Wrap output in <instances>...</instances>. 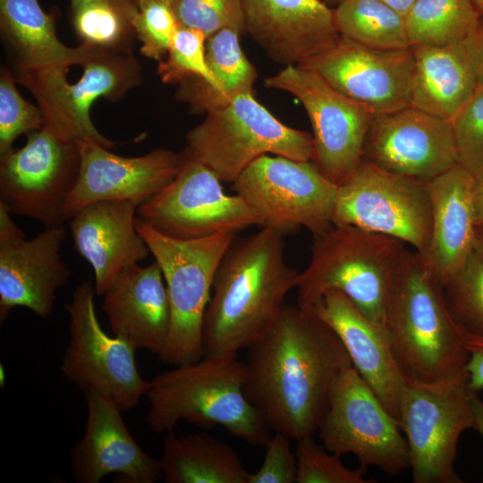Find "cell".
Instances as JSON below:
<instances>
[{
  "instance_id": "cell-28",
  "label": "cell",
  "mask_w": 483,
  "mask_h": 483,
  "mask_svg": "<svg viewBox=\"0 0 483 483\" xmlns=\"http://www.w3.org/2000/svg\"><path fill=\"white\" fill-rule=\"evenodd\" d=\"M0 27L16 56V72L69 70L102 50L82 43L76 47L64 45L54 17L38 0H0Z\"/></svg>"
},
{
  "instance_id": "cell-16",
  "label": "cell",
  "mask_w": 483,
  "mask_h": 483,
  "mask_svg": "<svg viewBox=\"0 0 483 483\" xmlns=\"http://www.w3.org/2000/svg\"><path fill=\"white\" fill-rule=\"evenodd\" d=\"M76 142L46 127L27 134L25 145L0 157V203L11 214L45 225H63L64 207L77 181Z\"/></svg>"
},
{
  "instance_id": "cell-23",
  "label": "cell",
  "mask_w": 483,
  "mask_h": 483,
  "mask_svg": "<svg viewBox=\"0 0 483 483\" xmlns=\"http://www.w3.org/2000/svg\"><path fill=\"white\" fill-rule=\"evenodd\" d=\"M139 206L130 200L95 202L68 220L74 250L92 267L98 295L108 290L124 268L151 254L136 228Z\"/></svg>"
},
{
  "instance_id": "cell-29",
  "label": "cell",
  "mask_w": 483,
  "mask_h": 483,
  "mask_svg": "<svg viewBox=\"0 0 483 483\" xmlns=\"http://www.w3.org/2000/svg\"><path fill=\"white\" fill-rule=\"evenodd\" d=\"M241 33L239 29L225 28L208 37L206 56L212 85L191 77L179 84L175 95L191 111L207 114L226 106L242 93L253 92L257 71L242 49Z\"/></svg>"
},
{
  "instance_id": "cell-13",
  "label": "cell",
  "mask_w": 483,
  "mask_h": 483,
  "mask_svg": "<svg viewBox=\"0 0 483 483\" xmlns=\"http://www.w3.org/2000/svg\"><path fill=\"white\" fill-rule=\"evenodd\" d=\"M265 84L300 100L313 130L310 160L336 185L345 182L363 158L374 113L334 89L317 72L300 65L284 66L267 77Z\"/></svg>"
},
{
  "instance_id": "cell-15",
  "label": "cell",
  "mask_w": 483,
  "mask_h": 483,
  "mask_svg": "<svg viewBox=\"0 0 483 483\" xmlns=\"http://www.w3.org/2000/svg\"><path fill=\"white\" fill-rule=\"evenodd\" d=\"M95 292L91 280H85L65 304L70 341L61 369L80 389L97 391L110 397L122 411H129L146 395L149 381L137 369L135 349L102 329L95 311Z\"/></svg>"
},
{
  "instance_id": "cell-50",
  "label": "cell",
  "mask_w": 483,
  "mask_h": 483,
  "mask_svg": "<svg viewBox=\"0 0 483 483\" xmlns=\"http://www.w3.org/2000/svg\"><path fill=\"white\" fill-rule=\"evenodd\" d=\"M343 1H344V0H323V2H325L327 5H329V4L337 5Z\"/></svg>"
},
{
  "instance_id": "cell-37",
  "label": "cell",
  "mask_w": 483,
  "mask_h": 483,
  "mask_svg": "<svg viewBox=\"0 0 483 483\" xmlns=\"http://www.w3.org/2000/svg\"><path fill=\"white\" fill-rule=\"evenodd\" d=\"M16 80L6 71L0 76V157L11 152L16 138L44 126L38 107L27 101L16 88Z\"/></svg>"
},
{
  "instance_id": "cell-41",
  "label": "cell",
  "mask_w": 483,
  "mask_h": 483,
  "mask_svg": "<svg viewBox=\"0 0 483 483\" xmlns=\"http://www.w3.org/2000/svg\"><path fill=\"white\" fill-rule=\"evenodd\" d=\"M292 439L281 433L270 436L266 444V454L260 468L250 474L249 483H294L297 476L295 452Z\"/></svg>"
},
{
  "instance_id": "cell-48",
  "label": "cell",
  "mask_w": 483,
  "mask_h": 483,
  "mask_svg": "<svg viewBox=\"0 0 483 483\" xmlns=\"http://www.w3.org/2000/svg\"><path fill=\"white\" fill-rule=\"evenodd\" d=\"M473 252L483 263V224L476 225Z\"/></svg>"
},
{
  "instance_id": "cell-45",
  "label": "cell",
  "mask_w": 483,
  "mask_h": 483,
  "mask_svg": "<svg viewBox=\"0 0 483 483\" xmlns=\"http://www.w3.org/2000/svg\"><path fill=\"white\" fill-rule=\"evenodd\" d=\"M473 207L476 225L483 224V178H478L474 181Z\"/></svg>"
},
{
  "instance_id": "cell-36",
  "label": "cell",
  "mask_w": 483,
  "mask_h": 483,
  "mask_svg": "<svg viewBox=\"0 0 483 483\" xmlns=\"http://www.w3.org/2000/svg\"><path fill=\"white\" fill-rule=\"evenodd\" d=\"M296 483H367V468L349 469L341 455L326 450L313 436L296 440Z\"/></svg>"
},
{
  "instance_id": "cell-4",
  "label": "cell",
  "mask_w": 483,
  "mask_h": 483,
  "mask_svg": "<svg viewBox=\"0 0 483 483\" xmlns=\"http://www.w3.org/2000/svg\"><path fill=\"white\" fill-rule=\"evenodd\" d=\"M384 328L403 377L429 382L466 371L464 333L450 315L442 286L416 250H407L398 270Z\"/></svg>"
},
{
  "instance_id": "cell-21",
  "label": "cell",
  "mask_w": 483,
  "mask_h": 483,
  "mask_svg": "<svg viewBox=\"0 0 483 483\" xmlns=\"http://www.w3.org/2000/svg\"><path fill=\"white\" fill-rule=\"evenodd\" d=\"M243 30L271 60L299 65L334 47V9L323 0H242Z\"/></svg>"
},
{
  "instance_id": "cell-3",
  "label": "cell",
  "mask_w": 483,
  "mask_h": 483,
  "mask_svg": "<svg viewBox=\"0 0 483 483\" xmlns=\"http://www.w3.org/2000/svg\"><path fill=\"white\" fill-rule=\"evenodd\" d=\"M245 364L237 354L203 356L149 381L147 423L157 433L184 420L200 428L221 426L255 446L266 445L269 428L244 393Z\"/></svg>"
},
{
  "instance_id": "cell-25",
  "label": "cell",
  "mask_w": 483,
  "mask_h": 483,
  "mask_svg": "<svg viewBox=\"0 0 483 483\" xmlns=\"http://www.w3.org/2000/svg\"><path fill=\"white\" fill-rule=\"evenodd\" d=\"M102 309L114 336L158 356L167 343L171 312L165 282L154 260L130 265L103 294Z\"/></svg>"
},
{
  "instance_id": "cell-5",
  "label": "cell",
  "mask_w": 483,
  "mask_h": 483,
  "mask_svg": "<svg viewBox=\"0 0 483 483\" xmlns=\"http://www.w3.org/2000/svg\"><path fill=\"white\" fill-rule=\"evenodd\" d=\"M406 245L397 238L352 225H333L313 235L309 263L300 272L295 286L297 305L309 309L326 292L338 291L384 328Z\"/></svg>"
},
{
  "instance_id": "cell-46",
  "label": "cell",
  "mask_w": 483,
  "mask_h": 483,
  "mask_svg": "<svg viewBox=\"0 0 483 483\" xmlns=\"http://www.w3.org/2000/svg\"><path fill=\"white\" fill-rule=\"evenodd\" d=\"M472 402L475 417L474 429L478 431L483 438V401L476 392H473L472 394Z\"/></svg>"
},
{
  "instance_id": "cell-26",
  "label": "cell",
  "mask_w": 483,
  "mask_h": 483,
  "mask_svg": "<svg viewBox=\"0 0 483 483\" xmlns=\"http://www.w3.org/2000/svg\"><path fill=\"white\" fill-rule=\"evenodd\" d=\"M475 178L459 164L426 182L432 208L427 249L419 254L427 272L443 287L473 253Z\"/></svg>"
},
{
  "instance_id": "cell-6",
  "label": "cell",
  "mask_w": 483,
  "mask_h": 483,
  "mask_svg": "<svg viewBox=\"0 0 483 483\" xmlns=\"http://www.w3.org/2000/svg\"><path fill=\"white\" fill-rule=\"evenodd\" d=\"M136 228L159 264L171 312L167 343L159 358L179 366L203 355V322L220 261L235 233L182 240L165 235L136 218Z\"/></svg>"
},
{
  "instance_id": "cell-33",
  "label": "cell",
  "mask_w": 483,
  "mask_h": 483,
  "mask_svg": "<svg viewBox=\"0 0 483 483\" xmlns=\"http://www.w3.org/2000/svg\"><path fill=\"white\" fill-rule=\"evenodd\" d=\"M442 288L450 315L461 330L483 335V263L474 252Z\"/></svg>"
},
{
  "instance_id": "cell-44",
  "label": "cell",
  "mask_w": 483,
  "mask_h": 483,
  "mask_svg": "<svg viewBox=\"0 0 483 483\" xmlns=\"http://www.w3.org/2000/svg\"><path fill=\"white\" fill-rule=\"evenodd\" d=\"M92 2H106L118 6L130 18L131 25L139 13L135 0H71L72 10Z\"/></svg>"
},
{
  "instance_id": "cell-9",
  "label": "cell",
  "mask_w": 483,
  "mask_h": 483,
  "mask_svg": "<svg viewBox=\"0 0 483 483\" xmlns=\"http://www.w3.org/2000/svg\"><path fill=\"white\" fill-rule=\"evenodd\" d=\"M73 83L68 69L20 72L14 76L32 94L44 116V127L67 141L90 140L111 148L115 143L95 127L91 106L98 98L117 100L142 78L136 58L128 50L102 49L82 64Z\"/></svg>"
},
{
  "instance_id": "cell-35",
  "label": "cell",
  "mask_w": 483,
  "mask_h": 483,
  "mask_svg": "<svg viewBox=\"0 0 483 483\" xmlns=\"http://www.w3.org/2000/svg\"><path fill=\"white\" fill-rule=\"evenodd\" d=\"M208 36L201 30L179 26L164 60L158 63L157 72L165 84H180L197 77L206 85H212L206 43Z\"/></svg>"
},
{
  "instance_id": "cell-2",
  "label": "cell",
  "mask_w": 483,
  "mask_h": 483,
  "mask_svg": "<svg viewBox=\"0 0 483 483\" xmlns=\"http://www.w3.org/2000/svg\"><path fill=\"white\" fill-rule=\"evenodd\" d=\"M284 234L271 227L237 239L217 267L203 322V356L248 349L274 325L300 272L285 258Z\"/></svg>"
},
{
  "instance_id": "cell-38",
  "label": "cell",
  "mask_w": 483,
  "mask_h": 483,
  "mask_svg": "<svg viewBox=\"0 0 483 483\" xmlns=\"http://www.w3.org/2000/svg\"><path fill=\"white\" fill-rule=\"evenodd\" d=\"M138 8L132 28L141 43V55L159 63L166 56L180 26L172 2L144 0L138 4Z\"/></svg>"
},
{
  "instance_id": "cell-12",
  "label": "cell",
  "mask_w": 483,
  "mask_h": 483,
  "mask_svg": "<svg viewBox=\"0 0 483 483\" xmlns=\"http://www.w3.org/2000/svg\"><path fill=\"white\" fill-rule=\"evenodd\" d=\"M352 365L336 377L318 428L329 452L356 456L360 466H375L389 475L410 468L406 438Z\"/></svg>"
},
{
  "instance_id": "cell-32",
  "label": "cell",
  "mask_w": 483,
  "mask_h": 483,
  "mask_svg": "<svg viewBox=\"0 0 483 483\" xmlns=\"http://www.w3.org/2000/svg\"><path fill=\"white\" fill-rule=\"evenodd\" d=\"M342 37L381 50L410 48L404 17L380 0H344L334 9Z\"/></svg>"
},
{
  "instance_id": "cell-10",
  "label": "cell",
  "mask_w": 483,
  "mask_h": 483,
  "mask_svg": "<svg viewBox=\"0 0 483 483\" xmlns=\"http://www.w3.org/2000/svg\"><path fill=\"white\" fill-rule=\"evenodd\" d=\"M233 184L235 194L260 215L262 227L285 235L303 226L318 235L334 225L339 186L311 160L264 155L248 165Z\"/></svg>"
},
{
  "instance_id": "cell-20",
  "label": "cell",
  "mask_w": 483,
  "mask_h": 483,
  "mask_svg": "<svg viewBox=\"0 0 483 483\" xmlns=\"http://www.w3.org/2000/svg\"><path fill=\"white\" fill-rule=\"evenodd\" d=\"M83 437L72 452V473L80 483H98L115 473L125 483H154L163 472L159 460L146 453L127 428L121 410L107 395L86 391Z\"/></svg>"
},
{
  "instance_id": "cell-40",
  "label": "cell",
  "mask_w": 483,
  "mask_h": 483,
  "mask_svg": "<svg viewBox=\"0 0 483 483\" xmlns=\"http://www.w3.org/2000/svg\"><path fill=\"white\" fill-rule=\"evenodd\" d=\"M452 125L458 164L475 179L483 178V89H476Z\"/></svg>"
},
{
  "instance_id": "cell-42",
  "label": "cell",
  "mask_w": 483,
  "mask_h": 483,
  "mask_svg": "<svg viewBox=\"0 0 483 483\" xmlns=\"http://www.w3.org/2000/svg\"><path fill=\"white\" fill-rule=\"evenodd\" d=\"M465 335V343L469 352L466 372L471 391L479 393L483 389V335Z\"/></svg>"
},
{
  "instance_id": "cell-51",
  "label": "cell",
  "mask_w": 483,
  "mask_h": 483,
  "mask_svg": "<svg viewBox=\"0 0 483 483\" xmlns=\"http://www.w3.org/2000/svg\"><path fill=\"white\" fill-rule=\"evenodd\" d=\"M141 1H144V0H135L137 5H138V4H139L140 2H141ZM165 1L173 2V0H165Z\"/></svg>"
},
{
  "instance_id": "cell-31",
  "label": "cell",
  "mask_w": 483,
  "mask_h": 483,
  "mask_svg": "<svg viewBox=\"0 0 483 483\" xmlns=\"http://www.w3.org/2000/svg\"><path fill=\"white\" fill-rule=\"evenodd\" d=\"M480 18L470 0H417L404 22L411 47H447L464 42Z\"/></svg>"
},
{
  "instance_id": "cell-27",
  "label": "cell",
  "mask_w": 483,
  "mask_h": 483,
  "mask_svg": "<svg viewBox=\"0 0 483 483\" xmlns=\"http://www.w3.org/2000/svg\"><path fill=\"white\" fill-rule=\"evenodd\" d=\"M410 106L453 122L478 89L464 42L447 47L412 46Z\"/></svg>"
},
{
  "instance_id": "cell-43",
  "label": "cell",
  "mask_w": 483,
  "mask_h": 483,
  "mask_svg": "<svg viewBox=\"0 0 483 483\" xmlns=\"http://www.w3.org/2000/svg\"><path fill=\"white\" fill-rule=\"evenodd\" d=\"M464 43L475 66L478 88L483 89V16Z\"/></svg>"
},
{
  "instance_id": "cell-17",
  "label": "cell",
  "mask_w": 483,
  "mask_h": 483,
  "mask_svg": "<svg viewBox=\"0 0 483 483\" xmlns=\"http://www.w3.org/2000/svg\"><path fill=\"white\" fill-rule=\"evenodd\" d=\"M80 155L77 181L69 194L64 216L95 202L130 200L141 205L178 174L187 152L157 148L140 157H123L90 140L75 141Z\"/></svg>"
},
{
  "instance_id": "cell-22",
  "label": "cell",
  "mask_w": 483,
  "mask_h": 483,
  "mask_svg": "<svg viewBox=\"0 0 483 483\" xmlns=\"http://www.w3.org/2000/svg\"><path fill=\"white\" fill-rule=\"evenodd\" d=\"M64 225L45 227L33 239L0 241V321L24 307L41 318L53 314L55 293L71 276L62 260Z\"/></svg>"
},
{
  "instance_id": "cell-47",
  "label": "cell",
  "mask_w": 483,
  "mask_h": 483,
  "mask_svg": "<svg viewBox=\"0 0 483 483\" xmlns=\"http://www.w3.org/2000/svg\"><path fill=\"white\" fill-rule=\"evenodd\" d=\"M402 17H405L417 0H380Z\"/></svg>"
},
{
  "instance_id": "cell-1",
  "label": "cell",
  "mask_w": 483,
  "mask_h": 483,
  "mask_svg": "<svg viewBox=\"0 0 483 483\" xmlns=\"http://www.w3.org/2000/svg\"><path fill=\"white\" fill-rule=\"evenodd\" d=\"M244 393L269 429L313 436L339 374L352 365L335 332L311 310L285 304L248 348Z\"/></svg>"
},
{
  "instance_id": "cell-19",
  "label": "cell",
  "mask_w": 483,
  "mask_h": 483,
  "mask_svg": "<svg viewBox=\"0 0 483 483\" xmlns=\"http://www.w3.org/2000/svg\"><path fill=\"white\" fill-rule=\"evenodd\" d=\"M363 158L389 172L428 182L458 165L452 123L411 106L375 115Z\"/></svg>"
},
{
  "instance_id": "cell-14",
  "label": "cell",
  "mask_w": 483,
  "mask_h": 483,
  "mask_svg": "<svg viewBox=\"0 0 483 483\" xmlns=\"http://www.w3.org/2000/svg\"><path fill=\"white\" fill-rule=\"evenodd\" d=\"M221 182L187 152L175 178L139 206L137 217L159 233L182 240L262 227L260 215L239 195L226 194Z\"/></svg>"
},
{
  "instance_id": "cell-39",
  "label": "cell",
  "mask_w": 483,
  "mask_h": 483,
  "mask_svg": "<svg viewBox=\"0 0 483 483\" xmlns=\"http://www.w3.org/2000/svg\"><path fill=\"white\" fill-rule=\"evenodd\" d=\"M172 5L180 26L208 37L225 28L244 31L242 0H173Z\"/></svg>"
},
{
  "instance_id": "cell-7",
  "label": "cell",
  "mask_w": 483,
  "mask_h": 483,
  "mask_svg": "<svg viewBox=\"0 0 483 483\" xmlns=\"http://www.w3.org/2000/svg\"><path fill=\"white\" fill-rule=\"evenodd\" d=\"M186 134V151L222 181L233 182L257 158L276 155L310 160L312 134L292 128L246 92L205 114Z\"/></svg>"
},
{
  "instance_id": "cell-11",
  "label": "cell",
  "mask_w": 483,
  "mask_h": 483,
  "mask_svg": "<svg viewBox=\"0 0 483 483\" xmlns=\"http://www.w3.org/2000/svg\"><path fill=\"white\" fill-rule=\"evenodd\" d=\"M332 223L397 238L422 254L432 225L426 182L362 158L352 176L338 187Z\"/></svg>"
},
{
  "instance_id": "cell-24",
  "label": "cell",
  "mask_w": 483,
  "mask_h": 483,
  "mask_svg": "<svg viewBox=\"0 0 483 483\" xmlns=\"http://www.w3.org/2000/svg\"><path fill=\"white\" fill-rule=\"evenodd\" d=\"M311 310L338 335L353 368L399 423L403 376L392 354L386 332L343 292H326Z\"/></svg>"
},
{
  "instance_id": "cell-30",
  "label": "cell",
  "mask_w": 483,
  "mask_h": 483,
  "mask_svg": "<svg viewBox=\"0 0 483 483\" xmlns=\"http://www.w3.org/2000/svg\"><path fill=\"white\" fill-rule=\"evenodd\" d=\"M159 464L167 483H249L236 452L208 434L178 436L168 431Z\"/></svg>"
},
{
  "instance_id": "cell-49",
  "label": "cell",
  "mask_w": 483,
  "mask_h": 483,
  "mask_svg": "<svg viewBox=\"0 0 483 483\" xmlns=\"http://www.w3.org/2000/svg\"><path fill=\"white\" fill-rule=\"evenodd\" d=\"M470 1L478 9L481 16H483V0H470Z\"/></svg>"
},
{
  "instance_id": "cell-34",
  "label": "cell",
  "mask_w": 483,
  "mask_h": 483,
  "mask_svg": "<svg viewBox=\"0 0 483 483\" xmlns=\"http://www.w3.org/2000/svg\"><path fill=\"white\" fill-rule=\"evenodd\" d=\"M72 11L73 27L82 44L106 50H128L131 21L118 6L92 2Z\"/></svg>"
},
{
  "instance_id": "cell-18",
  "label": "cell",
  "mask_w": 483,
  "mask_h": 483,
  "mask_svg": "<svg viewBox=\"0 0 483 483\" xmlns=\"http://www.w3.org/2000/svg\"><path fill=\"white\" fill-rule=\"evenodd\" d=\"M299 65L317 72L342 94L367 106L375 115L410 106L414 69L411 47L381 50L341 36L334 47Z\"/></svg>"
},
{
  "instance_id": "cell-8",
  "label": "cell",
  "mask_w": 483,
  "mask_h": 483,
  "mask_svg": "<svg viewBox=\"0 0 483 483\" xmlns=\"http://www.w3.org/2000/svg\"><path fill=\"white\" fill-rule=\"evenodd\" d=\"M466 371L436 381L403 377L399 425L414 483H462L454 470L462 434L475 427Z\"/></svg>"
}]
</instances>
